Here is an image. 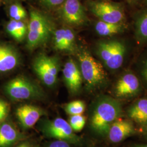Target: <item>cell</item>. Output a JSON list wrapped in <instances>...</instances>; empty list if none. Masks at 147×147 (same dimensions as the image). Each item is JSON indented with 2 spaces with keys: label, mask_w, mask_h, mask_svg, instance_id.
Wrapping results in <instances>:
<instances>
[{
  "label": "cell",
  "mask_w": 147,
  "mask_h": 147,
  "mask_svg": "<svg viewBox=\"0 0 147 147\" xmlns=\"http://www.w3.org/2000/svg\"><path fill=\"white\" fill-rule=\"evenodd\" d=\"M121 113V105L118 100L109 96H101L93 104L91 126L100 135H107L111 125L119 118Z\"/></svg>",
  "instance_id": "obj_1"
},
{
  "label": "cell",
  "mask_w": 147,
  "mask_h": 147,
  "mask_svg": "<svg viewBox=\"0 0 147 147\" xmlns=\"http://www.w3.org/2000/svg\"><path fill=\"white\" fill-rule=\"evenodd\" d=\"M54 33L53 21L42 11L34 8L30 11L27 26V47L34 50L47 43Z\"/></svg>",
  "instance_id": "obj_2"
},
{
  "label": "cell",
  "mask_w": 147,
  "mask_h": 147,
  "mask_svg": "<svg viewBox=\"0 0 147 147\" xmlns=\"http://www.w3.org/2000/svg\"><path fill=\"white\" fill-rule=\"evenodd\" d=\"M76 55L83 81L89 90L103 87L107 81V75L102 65L84 48L78 49Z\"/></svg>",
  "instance_id": "obj_3"
},
{
  "label": "cell",
  "mask_w": 147,
  "mask_h": 147,
  "mask_svg": "<svg viewBox=\"0 0 147 147\" xmlns=\"http://www.w3.org/2000/svg\"><path fill=\"white\" fill-rule=\"evenodd\" d=\"M96 53L105 67L112 70L120 68L127 53L125 43L117 39L104 40L96 45Z\"/></svg>",
  "instance_id": "obj_4"
},
{
  "label": "cell",
  "mask_w": 147,
  "mask_h": 147,
  "mask_svg": "<svg viewBox=\"0 0 147 147\" xmlns=\"http://www.w3.org/2000/svg\"><path fill=\"white\" fill-rule=\"evenodd\" d=\"M5 90L11 99L17 101L40 99L44 96V93L39 85L21 76L7 82Z\"/></svg>",
  "instance_id": "obj_5"
},
{
  "label": "cell",
  "mask_w": 147,
  "mask_h": 147,
  "mask_svg": "<svg viewBox=\"0 0 147 147\" xmlns=\"http://www.w3.org/2000/svg\"><path fill=\"white\" fill-rule=\"evenodd\" d=\"M32 68L38 78L47 87H53L56 84L60 68L58 57L39 53L34 59Z\"/></svg>",
  "instance_id": "obj_6"
},
{
  "label": "cell",
  "mask_w": 147,
  "mask_h": 147,
  "mask_svg": "<svg viewBox=\"0 0 147 147\" xmlns=\"http://www.w3.org/2000/svg\"><path fill=\"white\" fill-rule=\"evenodd\" d=\"M41 130L49 137L64 141L69 143L78 144L81 142V138L74 133L68 122L61 118L44 121Z\"/></svg>",
  "instance_id": "obj_7"
},
{
  "label": "cell",
  "mask_w": 147,
  "mask_h": 147,
  "mask_svg": "<svg viewBox=\"0 0 147 147\" xmlns=\"http://www.w3.org/2000/svg\"><path fill=\"white\" fill-rule=\"evenodd\" d=\"M89 8L92 13L100 21L109 23H124L125 14L121 5L106 1H91Z\"/></svg>",
  "instance_id": "obj_8"
},
{
  "label": "cell",
  "mask_w": 147,
  "mask_h": 147,
  "mask_svg": "<svg viewBox=\"0 0 147 147\" xmlns=\"http://www.w3.org/2000/svg\"><path fill=\"white\" fill-rule=\"evenodd\" d=\"M57 14L61 20L71 26H80L87 21L84 7L80 0H65L57 8Z\"/></svg>",
  "instance_id": "obj_9"
},
{
  "label": "cell",
  "mask_w": 147,
  "mask_h": 147,
  "mask_svg": "<svg viewBox=\"0 0 147 147\" xmlns=\"http://www.w3.org/2000/svg\"><path fill=\"white\" fill-rule=\"evenodd\" d=\"M64 81L72 94L78 93L81 89L83 79L79 64L73 59L66 62L63 70Z\"/></svg>",
  "instance_id": "obj_10"
},
{
  "label": "cell",
  "mask_w": 147,
  "mask_h": 147,
  "mask_svg": "<svg viewBox=\"0 0 147 147\" xmlns=\"http://www.w3.org/2000/svg\"><path fill=\"white\" fill-rule=\"evenodd\" d=\"M141 89V84L136 76L131 72L124 74L118 80L115 93L118 98L131 97L137 94Z\"/></svg>",
  "instance_id": "obj_11"
},
{
  "label": "cell",
  "mask_w": 147,
  "mask_h": 147,
  "mask_svg": "<svg viewBox=\"0 0 147 147\" xmlns=\"http://www.w3.org/2000/svg\"><path fill=\"white\" fill-rule=\"evenodd\" d=\"M53 45L58 51L65 53H76L77 50L75 35L68 28H62L54 32Z\"/></svg>",
  "instance_id": "obj_12"
},
{
  "label": "cell",
  "mask_w": 147,
  "mask_h": 147,
  "mask_svg": "<svg viewBox=\"0 0 147 147\" xmlns=\"http://www.w3.org/2000/svg\"><path fill=\"white\" fill-rule=\"evenodd\" d=\"M20 62L19 53L11 45L0 43V74L16 68Z\"/></svg>",
  "instance_id": "obj_13"
},
{
  "label": "cell",
  "mask_w": 147,
  "mask_h": 147,
  "mask_svg": "<svg viewBox=\"0 0 147 147\" xmlns=\"http://www.w3.org/2000/svg\"><path fill=\"white\" fill-rule=\"evenodd\" d=\"M135 132V128L131 121L118 119L111 125L107 136L111 142L116 143L123 141Z\"/></svg>",
  "instance_id": "obj_14"
},
{
  "label": "cell",
  "mask_w": 147,
  "mask_h": 147,
  "mask_svg": "<svg viewBox=\"0 0 147 147\" xmlns=\"http://www.w3.org/2000/svg\"><path fill=\"white\" fill-rule=\"evenodd\" d=\"M44 114L42 109L32 105H22L16 111V117L21 126L25 129L34 126Z\"/></svg>",
  "instance_id": "obj_15"
},
{
  "label": "cell",
  "mask_w": 147,
  "mask_h": 147,
  "mask_svg": "<svg viewBox=\"0 0 147 147\" xmlns=\"http://www.w3.org/2000/svg\"><path fill=\"white\" fill-rule=\"evenodd\" d=\"M22 135L12 124L0 123V147H9L20 141Z\"/></svg>",
  "instance_id": "obj_16"
},
{
  "label": "cell",
  "mask_w": 147,
  "mask_h": 147,
  "mask_svg": "<svg viewBox=\"0 0 147 147\" xmlns=\"http://www.w3.org/2000/svg\"><path fill=\"white\" fill-rule=\"evenodd\" d=\"M129 118L143 126L147 125V99L136 101L127 111Z\"/></svg>",
  "instance_id": "obj_17"
},
{
  "label": "cell",
  "mask_w": 147,
  "mask_h": 147,
  "mask_svg": "<svg viewBox=\"0 0 147 147\" xmlns=\"http://www.w3.org/2000/svg\"><path fill=\"white\" fill-rule=\"evenodd\" d=\"M126 25L124 23H109L104 21H98L95 26L96 33L101 36H112L121 33L125 31Z\"/></svg>",
  "instance_id": "obj_18"
},
{
  "label": "cell",
  "mask_w": 147,
  "mask_h": 147,
  "mask_svg": "<svg viewBox=\"0 0 147 147\" xmlns=\"http://www.w3.org/2000/svg\"><path fill=\"white\" fill-rule=\"evenodd\" d=\"M6 30L11 37L19 42H22L27 37V26L24 21L11 19L7 25Z\"/></svg>",
  "instance_id": "obj_19"
},
{
  "label": "cell",
  "mask_w": 147,
  "mask_h": 147,
  "mask_svg": "<svg viewBox=\"0 0 147 147\" xmlns=\"http://www.w3.org/2000/svg\"><path fill=\"white\" fill-rule=\"evenodd\" d=\"M135 37L140 44L147 42V11L137 17L135 21Z\"/></svg>",
  "instance_id": "obj_20"
},
{
  "label": "cell",
  "mask_w": 147,
  "mask_h": 147,
  "mask_svg": "<svg viewBox=\"0 0 147 147\" xmlns=\"http://www.w3.org/2000/svg\"><path fill=\"white\" fill-rule=\"evenodd\" d=\"M9 15L11 19L17 21H24L27 16L26 9L18 2H13L9 8Z\"/></svg>",
  "instance_id": "obj_21"
},
{
  "label": "cell",
  "mask_w": 147,
  "mask_h": 147,
  "mask_svg": "<svg viewBox=\"0 0 147 147\" xmlns=\"http://www.w3.org/2000/svg\"><path fill=\"white\" fill-rule=\"evenodd\" d=\"M64 108L66 113L70 116L82 115L86 109V105L83 101L75 100L66 104Z\"/></svg>",
  "instance_id": "obj_22"
},
{
  "label": "cell",
  "mask_w": 147,
  "mask_h": 147,
  "mask_svg": "<svg viewBox=\"0 0 147 147\" xmlns=\"http://www.w3.org/2000/svg\"><path fill=\"white\" fill-rule=\"evenodd\" d=\"M68 123L74 131H80L85 125L86 118L82 115H73L70 116Z\"/></svg>",
  "instance_id": "obj_23"
},
{
  "label": "cell",
  "mask_w": 147,
  "mask_h": 147,
  "mask_svg": "<svg viewBox=\"0 0 147 147\" xmlns=\"http://www.w3.org/2000/svg\"><path fill=\"white\" fill-rule=\"evenodd\" d=\"M64 1L65 0H39L40 4L48 9H57Z\"/></svg>",
  "instance_id": "obj_24"
},
{
  "label": "cell",
  "mask_w": 147,
  "mask_h": 147,
  "mask_svg": "<svg viewBox=\"0 0 147 147\" xmlns=\"http://www.w3.org/2000/svg\"><path fill=\"white\" fill-rule=\"evenodd\" d=\"M9 112V105L7 102L0 99V123L5 121Z\"/></svg>",
  "instance_id": "obj_25"
},
{
  "label": "cell",
  "mask_w": 147,
  "mask_h": 147,
  "mask_svg": "<svg viewBox=\"0 0 147 147\" xmlns=\"http://www.w3.org/2000/svg\"><path fill=\"white\" fill-rule=\"evenodd\" d=\"M140 71L143 79L147 84V53L144 56L141 61Z\"/></svg>",
  "instance_id": "obj_26"
},
{
  "label": "cell",
  "mask_w": 147,
  "mask_h": 147,
  "mask_svg": "<svg viewBox=\"0 0 147 147\" xmlns=\"http://www.w3.org/2000/svg\"><path fill=\"white\" fill-rule=\"evenodd\" d=\"M48 147H70L68 142L62 140H56L51 142Z\"/></svg>",
  "instance_id": "obj_27"
},
{
  "label": "cell",
  "mask_w": 147,
  "mask_h": 147,
  "mask_svg": "<svg viewBox=\"0 0 147 147\" xmlns=\"http://www.w3.org/2000/svg\"><path fill=\"white\" fill-rule=\"evenodd\" d=\"M17 147H31V146L28 143H24L21 144L20 145H19Z\"/></svg>",
  "instance_id": "obj_28"
},
{
  "label": "cell",
  "mask_w": 147,
  "mask_h": 147,
  "mask_svg": "<svg viewBox=\"0 0 147 147\" xmlns=\"http://www.w3.org/2000/svg\"><path fill=\"white\" fill-rule=\"evenodd\" d=\"M143 132H144L145 136L147 138V125L144 126L143 127Z\"/></svg>",
  "instance_id": "obj_29"
},
{
  "label": "cell",
  "mask_w": 147,
  "mask_h": 147,
  "mask_svg": "<svg viewBox=\"0 0 147 147\" xmlns=\"http://www.w3.org/2000/svg\"><path fill=\"white\" fill-rule=\"evenodd\" d=\"M134 147H147V144H138L135 146Z\"/></svg>",
  "instance_id": "obj_30"
},
{
  "label": "cell",
  "mask_w": 147,
  "mask_h": 147,
  "mask_svg": "<svg viewBox=\"0 0 147 147\" xmlns=\"http://www.w3.org/2000/svg\"><path fill=\"white\" fill-rule=\"evenodd\" d=\"M5 1L9 2H18L19 0H5Z\"/></svg>",
  "instance_id": "obj_31"
},
{
  "label": "cell",
  "mask_w": 147,
  "mask_h": 147,
  "mask_svg": "<svg viewBox=\"0 0 147 147\" xmlns=\"http://www.w3.org/2000/svg\"><path fill=\"white\" fill-rule=\"evenodd\" d=\"M99 1H106V0H99Z\"/></svg>",
  "instance_id": "obj_32"
},
{
  "label": "cell",
  "mask_w": 147,
  "mask_h": 147,
  "mask_svg": "<svg viewBox=\"0 0 147 147\" xmlns=\"http://www.w3.org/2000/svg\"><path fill=\"white\" fill-rule=\"evenodd\" d=\"M129 1H135V0H129Z\"/></svg>",
  "instance_id": "obj_33"
},
{
  "label": "cell",
  "mask_w": 147,
  "mask_h": 147,
  "mask_svg": "<svg viewBox=\"0 0 147 147\" xmlns=\"http://www.w3.org/2000/svg\"><path fill=\"white\" fill-rule=\"evenodd\" d=\"M146 1H147V0H146Z\"/></svg>",
  "instance_id": "obj_34"
}]
</instances>
